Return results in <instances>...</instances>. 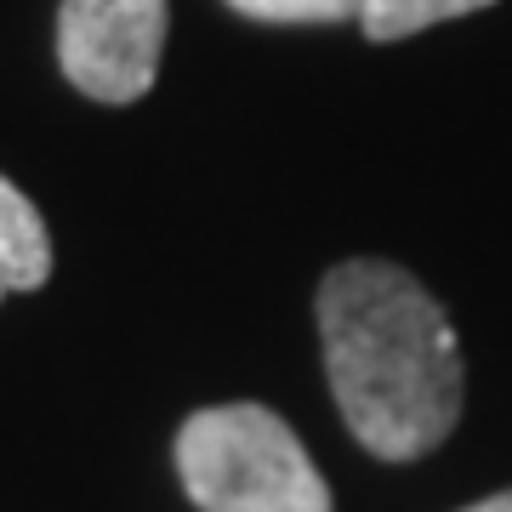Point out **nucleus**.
<instances>
[{
    "label": "nucleus",
    "instance_id": "20e7f679",
    "mask_svg": "<svg viewBox=\"0 0 512 512\" xmlns=\"http://www.w3.org/2000/svg\"><path fill=\"white\" fill-rule=\"evenodd\" d=\"M52 279V234L35 200L0 177V302L12 291H40Z\"/></svg>",
    "mask_w": 512,
    "mask_h": 512
},
{
    "label": "nucleus",
    "instance_id": "423d86ee",
    "mask_svg": "<svg viewBox=\"0 0 512 512\" xmlns=\"http://www.w3.org/2000/svg\"><path fill=\"white\" fill-rule=\"evenodd\" d=\"M256 23H359L365 0H228Z\"/></svg>",
    "mask_w": 512,
    "mask_h": 512
},
{
    "label": "nucleus",
    "instance_id": "7ed1b4c3",
    "mask_svg": "<svg viewBox=\"0 0 512 512\" xmlns=\"http://www.w3.org/2000/svg\"><path fill=\"white\" fill-rule=\"evenodd\" d=\"M165 0H63L57 63L97 103H137L160 74Z\"/></svg>",
    "mask_w": 512,
    "mask_h": 512
},
{
    "label": "nucleus",
    "instance_id": "f257e3e1",
    "mask_svg": "<svg viewBox=\"0 0 512 512\" xmlns=\"http://www.w3.org/2000/svg\"><path fill=\"white\" fill-rule=\"evenodd\" d=\"M325 376L348 433L382 461H416L461 416V348L439 296L382 256H353L319 285Z\"/></svg>",
    "mask_w": 512,
    "mask_h": 512
},
{
    "label": "nucleus",
    "instance_id": "0eeeda50",
    "mask_svg": "<svg viewBox=\"0 0 512 512\" xmlns=\"http://www.w3.org/2000/svg\"><path fill=\"white\" fill-rule=\"evenodd\" d=\"M461 512H512V490L490 495V501H473V507H461Z\"/></svg>",
    "mask_w": 512,
    "mask_h": 512
},
{
    "label": "nucleus",
    "instance_id": "39448f33",
    "mask_svg": "<svg viewBox=\"0 0 512 512\" xmlns=\"http://www.w3.org/2000/svg\"><path fill=\"white\" fill-rule=\"evenodd\" d=\"M484 6H495V0H365L359 29L370 40H410L433 23L467 18V12H484Z\"/></svg>",
    "mask_w": 512,
    "mask_h": 512
},
{
    "label": "nucleus",
    "instance_id": "f03ea898",
    "mask_svg": "<svg viewBox=\"0 0 512 512\" xmlns=\"http://www.w3.org/2000/svg\"><path fill=\"white\" fill-rule=\"evenodd\" d=\"M177 478L200 512H330L302 439L268 404H217L183 421Z\"/></svg>",
    "mask_w": 512,
    "mask_h": 512
}]
</instances>
